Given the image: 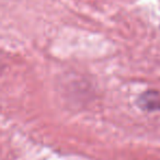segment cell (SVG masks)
I'll use <instances>...</instances> for the list:
<instances>
[{
	"instance_id": "obj_1",
	"label": "cell",
	"mask_w": 160,
	"mask_h": 160,
	"mask_svg": "<svg viewBox=\"0 0 160 160\" xmlns=\"http://www.w3.org/2000/svg\"><path fill=\"white\" fill-rule=\"evenodd\" d=\"M138 104L142 110L160 111V93L157 91H147L138 99Z\"/></svg>"
}]
</instances>
